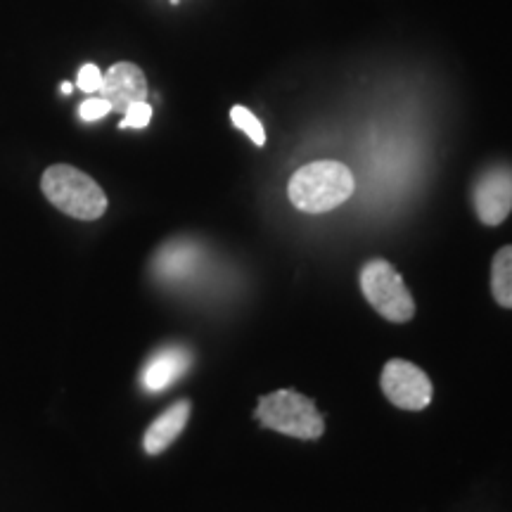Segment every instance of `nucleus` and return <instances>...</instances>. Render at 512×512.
<instances>
[{
	"label": "nucleus",
	"mask_w": 512,
	"mask_h": 512,
	"mask_svg": "<svg viewBox=\"0 0 512 512\" xmlns=\"http://www.w3.org/2000/svg\"><path fill=\"white\" fill-rule=\"evenodd\" d=\"M356 181L347 164L320 159L294 171L287 197L304 214H328L354 195Z\"/></svg>",
	"instance_id": "f257e3e1"
},
{
	"label": "nucleus",
	"mask_w": 512,
	"mask_h": 512,
	"mask_svg": "<svg viewBox=\"0 0 512 512\" xmlns=\"http://www.w3.org/2000/svg\"><path fill=\"white\" fill-rule=\"evenodd\" d=\"M41 190L55 209L72 219L98 221L107 211L105 190L72 164L48 166L41 176Z\"/></svg>",
	"instance_id": "f03ea898"
},
{
	"label": "nucleus",
	"mask_w": 512,
	"mask_h": 512,
	"mask_svg": "<svg viewBox=\"0 0 512 512\" xmlns=\"http://www.w3.org/2000/svg\"><path fill=\"white\" fill-rule=\"evenodd\" d=\"M254 418L266 430L302 441H316L325 432V418L316 408V401L294 389H278V392L261 396Z\"/></svg>",
	"instance_id": "7ed1b4c3"
},
{
	"label": "nucleus",
	"mask_w": 512,
	"mask_h": 512,
	"mask_svg": "<svg viewBox=\"0 0 512 512\" xmlns=\"http://www.w3.org/2000/svg\"><path fill=\"white\" fill-rule=\"evenodd\" d=\"M361 292L389 323H408L415 316L413 294L387 259H373L361 268Z\"/></svg>",
	"instance_id": "20e7f679"
},
{
	"label": "nucleus",
	"mask_w": 512,
	"mask_h": 512,
	"mask_svg": "<svg viewBox=\"0 0 512 512\" xmlns=\"http://www.w3.org/2000/svg\"><path fill=\"white\" fill-rule=\"evenodd\" d=\"M380 387L384 396L401 411H425L434 396L430 375L403 358H392L384 363Z\"/></svg>",
	"instance_id": "39448f33"
},
{
	"label": "nucleus",
	"mask_w": 512,
	"mask_h": 512,
	"mask_svg": "<svg viewBox=\"0 0 512 512\" xmlns=\"http://www.w3.org/2000/svg\"><path fill=\"white\" fill-rule=\"evenodd\" d=\"M472 204L484 226H501L512 211V164L486 166L472 183Z\"/></svg>",
	"instance_id": "423d86ee"
},
{
	"label": "nucleus",
	"mask_w": 512,
	"mask_h": 512,
	"mask_svg": "<svg viewBox=\"0 0 512 512\" xmlns=\"http://www.w3.org/2000/svg\"><path fill=\"white\" fill-rule=\"evenodd\" d=\"M100 98H105L112 105L114 112L124 114L133 102H145L150 95L147 88L145 72L133 62H117L102 74Z\"/></svg>",
	"instance_id": "0eeeda50"
},
{
	"label": "nucleus",
	"mask_w": 512,
	"mask_h": 512,
	"mask_svg": "<svg viewBox=\"0 0 512 512\" xmlns=\"http://www.w3.org/2000/svg\"><path fill=\"white\" fill-rule=\"evenodd\" d=\"M190 411H192L190 401H178L171 408H166V411L159 415L150 427H147L145 439H143L145 451L150 453V456H157V453L166 451V448L174 444L178 434L185 430V425H188Z\"/></svg>",
	"instance_id": "6e6552de"
},
{
	"label": "nucleus",
	"mask_w": 512,
	"mask_h": 512,
	"mask_svg": "<svg viewBox=\"0 0 512 512\" xmlns=\"http://www.w3.org/2000/svg\"><path fill=\"white\" fill-rule=\"evenodd\" d=\"M190 368V354L181 347H171L147 363L143 373V384L147 392H162L171 382H176Z\"/></svg>",
	"instance_id": "1a4fd4ad"
},
{
	"label": "nucleus",
	"mask_w": 512,
	"mask_h": 512,
	"mask_svg": "<svg viewBox=\"0 0 512 512\" xmlns=\"http://www.w3.org/2000/svg\"><path fill=\"white\" fill-rule=\"evenodd\" d=\"M491 294L501 309H512V245H505L491 261Z\"/></svg>",
	"instance_id": "9d476101"
},
{
	"label": "nucleus",
	"mask_w": 512,
	"mask_h": 512,
	"mask_svg": "<svg viewBox=\"0 0 512 512\" xmlns=\"http://www.w3.org/2000/svg\"><path fill=\"white\" fill-rule=\"evenodd\" d=\"M230 121H233L235 126L240 128V131L247 133V138L252 140L254 145H266V131L264 126H261V121L254 117L252 112L247 110V107L242 105H235L233 110H230Z\"/></svg>",
	"instance_id": "9b49d317"
},
{
	"label": "nucleus",
	"mask_w": 512,
	"mask_h": 512,
	"mask_svg": "<svg viewBox=\"0 0 512 512\" xmlns=\"http://www.w3.org/2000/svg\"><path fill=\"white\" fill-rule=\"evenodd\" d=\"M152 121V107L145 102H133L124 112L119 128H145Z\"/></svg>",
	"instance_id": "f8f14e48"
},
{
	"label": "nucleus",
	"mask_w": 512,
	"mask_h": 512,
	"mask_svg": "<svg viewBox=\"0 0 512 512\" xmlns=\"http://www.w3.org/2000/svg\"><path fill=\"white\" fill-rule=\"evenodd\" d=\"M76 86H79L81 91L88 95L98 93L102 86V72H100L98 64H83V67L79 69V76H76Z\"/></svg>",
	"instance_id": "ddd939ff"
},
{
	"label": "nucleus",
	"mask_w": 512,
	"mask_h": 512,
	"mask_svg": "<svg viewBox=\"0 0 512 512\" xmlns=\"http://www.w3.org/2000/svg\"><path fill=\"white\" fill-rule=\"evenodd\" d=\"M112 112V105L105 98H88L81 102L79 117L83 121H98Z\"/></svg>",
	"instance_id": "4468645a"
},
{
	"label": "nucleus",
	"mask_w": 512,
	"mask_h": 512,
	"mask_svg": "<svg viewBox=\"0 0 512 512\" xmlns=\"http://www.w3.org/2000/svg\"><path fill=\"white\" fill-rule=\"evenodd\" d=\"M72 88H74L72 83H62V93H64V95H69V93H72Z\"/></svg>",
	"instance_id": "2eb2a0df"
}]
</instances>
